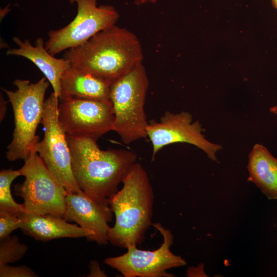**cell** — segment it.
<instances>
[{
	"mask_svg": "<svg viewBox=\"0 0 277 277\" xmlns=\"http://www.w3.org/2000/svg\"><path fill=\"white\" fill-rule=\"evenodd\" d=\"M63 58L79 71L113 82L142 64L144 55L137 37L114 25L66 50Z\"/></svg>",
	"mask_w": 277,
	"mask_h": 277,
	"instance_id": "cell-1",
	"label": "cell"
},
{
	"mask_svg": "<svg viewBox=\"0 0 277 277\" xmlns=\"http://www.w3.org/2000/svg\"><path fill=\"white\" fill-rule=\"evenodd\" d=\"M71 168L82 191L92 199L108 203L129 167L136 161V154L129 150H102L97 141L67 135Z\"/></svg>",
	"mask_w": 277,
	"mask_h": 277,
	"instance_id": "cell-2",
	"label": "cell"
},
{
	"mask_svg": "<svg viewBox=\"0 0 277 277\" xmlns=\"http://www.w3.org/2000/svg\"><path fill=\"white\" fill-rule=\"evenodd\" d=\"M122 183V188L109 199L115 222L109 230L108 242L127 248L143 242L152 224L154 194L148 174L140 163L129 167Z\"/></svg>",
	"mask_w": 277,
	"mask_h": 277,
	"instance_id": "cell-3",
	"label": "cell"
},
{
	"mask_svg": "<svg viewBox=\"0 0 277 277\" xmlns=\"http://www.w3.org/2000/svg\"><path fill=\"white\" fill-rule=\"evenodd\" d=\"M49 83L46 77L35 83L16 79L13 83L15 91L2 88L12 105L14 120L12 140L7 148L8 160H25L39 142L36 132L42 122Z\"/></svg>",
	"mask_w": 277,
	"mask_h": 277,
	"instance_id": "cell-4",
	"label": "cell"
},
{
	"mask_svg": "<svg viewBox=\"0 0 277 277\" xmlns=\"http://www.w3.org/2000/svg\"><path fill=\"white\" fill-rule=\"evenodd\" d=\"M149 86L143 63L113 81L110 100L114 114V131L125 144L147 137L144 105Z\"/></svg>",
	"mask_w": 277,
	"mask_h": 277,
	"instance_id": "cell-5",
	"label": "cell"
},
{
	"mask_svg": "<svg viewBox=\"0 0 277 277\" xmlns=\"http://www.w3.org/2000/svg\"><path fill=\"white\" fill-rule=\"evenodd\" d=\"M24 160L20 169L25 180L15 185L14 192L24 200L26 212L64 218L68 194L65 189L47 168L35 147Z\"/></svg>",
	"mask_w": 277,
	"mask_h": 277,
	"instance_id": "cell-6",
	"label": "cell"
},
{
	"mask_svg": "<svg viewBox=\"0 0 277 277\" xmlns=\"http://www.w3.org/2000/svg\"><path fill=\"white\" fill-rule=\"evenodd\" d=\"M59 99L53 92L45 101L42 124L44 137L35 149L47 168L68 193H77L79 187L72 172L67 135L58 117Z\"/></svg>",
	"mask_w": 277,
	"mask_h": 277,
	"instance_id": "cell-7",
	"label": "cell"
},
{
	"mask_svg": "<svg viewBox=\"0 0 277 277\" xmlns=\"http://www.w3.org/2000/svg\"><path fill=\"white\" fill-rule=\"evenodd\" d=\"M76 4L77 14L67 26L50 30L45 43L47 51L54 56L62 51L80 46L94 35L115 25L120 15L109 5H97V0H68Z\"/></svg>",
	"mask_w": 277,
	"mask_h": 277,
	"instance_id": "cell-8",
	"label": "cell"
},
{
	"mask_svg": "<svg viewBox=\"0 0 277 277\" xmlns=\"http://www.w3.org/2000/svg\"><path fill=\"white\" fill-rule=\"evenodd\" d=\"M59 101L58 120L67 135L97 141L114 131V114L110 100L68 97Z\"/></svg>",
	"mask_w": 277,
	"mask_h": 277,
	"instance_id": "cell-9",
	"label": "cell"
},
{
	"mask_svg": "<svg viewBox=\"0 0 277 277\" xmlns=\"http://www.w3.org/2000/svg\"><path fill=\"white\" fill-rule=\"evenodd\" d=\"M163 237L160 247L155 250L137 249L136 245L128 247L123 255L104 260L106 264L117 270L125 277H173L168 269L186 265L181 256L170 250L173 237L171 232L159 223L152 224Z\"/></svg>",
	"mask_w": 277,
	"mask_h": 277,
	"instance_id": "cell-10",
	"label": "cell"
},
{
	"mask_svg": "<svg viewBox=\"0 0 277 277\" xmlns=\"http://www.w3.org/2000/svg\"><path fill=\"white\" fill-rule=\"evenodd\" d=\"M203 131L200 123L193 121L189 112L166 111L159 121L152 120L147 127V136L152 146V160L166 146L185 143L195 146L210 159L217 161L216 155L222 146L208 141L203 134Z\"/></svg>",
	"mask_w": 277,
	"mask_h": 277,
	"instance_id": "cell-11",
	"label": "cell"
},
{
	"mask_svg": "<svg viewBox=\"0 0 277 277\" xmlns=\"http://www.w3.org/2000/svg\"><path fill=\"white\" fill-rule=\"evenodd\" d=\"M66 211L64 218L75 222L82 228L92 232L91 241L101 245L108 242L112 221V211L108 203L96 201L83 191L77 193H68L66 197Z\"/></svg>",
	"mask_w": 277,
	"mask_h": 277,
	"instance_id": "cell-12",
	"label": "cell"
},
{
	"mask_svg": "<svg viewBox=\"0 0 277 277\" xmlns=\"http://www.w3.org/2000/svg\"><path fill=\"white\" fill-rule=\"evenodd\" d=\"M13 41L17 48L10 49L6 51L7 55L21 56L33 63L44 74L51 85L53 92L59 98L61 93L60 80L64 72L70 67L68 61L57 58L50 54L46 49L44 40L37 38L33 46L26 39L21 40L15 36Z\"/></svg>",
	"mask_w": 277,
	"mask_h": 277,
	"instance_id": "cell-13",
	"label": "cell"
},
{
	"mask_svg": "<svg viewBox=\"0 0 277 277\" xmlns=\"http://www.w3.org/2000/svg\"><path fill=\"white\" fill-rule=\"evenodd\" d=\"M21 217L22 225L20 229L37 240L48 241L64 238L86 237L91 241L94 235L92 232L70 224L63 217L27 212Z\"/></svg>",
	"mask_w": 277,
	"mask_h": 277,
	"instance_id": "cell-14",
	"label": "cell"
},
{
	"mask_svg": "<svg viewBox=\"0 0 277 277\" xmlns=\"http://www.w3.org/2000/svg\"><path fill=\"white\" fill-rule=\"evenodd\" d=\"M112 83L70 66L61 77V93L58 99L76 97L97 100H110Z\"/></svg>",
	"mask_w": 277,
	"mask_h": 277,
	"instance_id": "cell-15",
	"label": "cell"
},
{
	"mask_svg": "<svg viewBox=\"0 0 277 277\" xmlns=\"http://www.w3.org/2000/svg\"><path fill=\"white\" fill-rule=\"evenodd\" d=\"M248 180L270 200H277V159L263 145L256 144L249 155Z\"/></svg>",
	"mask_w": 277,
	"mask_h": 277,
	"instance_id": "cell-16",
	"label": "cell"
},
{
	"mask_svg": "<svg viewBox=\"0 0 277 277\" xmlns=\"http://www.w3.org/2000/svg\"><path fill=\"white\" fill-rule=\"evenodd\" d=\"M22 175L21 169H3L0 172V211H7L18 215L26 212L23 204L15 202L11 192L12 182Z\"/></svg>",
	"mask_w": 277,
	"mask_h": 277,
	"instance_id": "cell-17",
	"label": "cell"
},
{
	"mask_svg": "<svg viewBox=\"0 0 277 277\" xmlns=\"http://www.w3.org/2000/svg\"><path fill=\"white\" fill-rule=\"evenodd\" d=\"M27 250L28 246L21 243L16 235L0 240V266L20 260Z\"/></svg>",
	"mask_w": 277,
	"mask_h": 277,
	"instance_id": "cell-18",
	"label": "cell"
},
{
	"mask_svg": "<svg viewBox=\"0 0 277 277\" xmlns=\"http://www.w3.org/2000/svg\"><path fill=\"white\" fill-rule=\"evenodd\" d=\"M21 216L0 211V240L9 236L13 231L21 228L22 220Z\"/></svg>",
	"mask_w": 277,
	"mask_h": 277,
	"instance_id": "cell-19",
	"label": "cell"
},
{
	"mask_svg": "<svg viewBox=\"0 0 277 277\" xmlns=\"http://www.w3.org/2000/svg\"><path fill=\"white\" fill-rule=\"evenodd\" d=\"M37 274L26 266H12L8 264L0 266V277H36Z\"/></svg>",
	"mask_w": 277,
	"mask_h": 277,
	"instance_id": "cell-20",
	"label": "cell"
},
{
	"mask_svg": "<svg viewBox=\"0 0 277 277\" xmlns=\"http://www.w3.org/2000/svg\"><path fill=\"white\" fill-rule=\"evenodd\" d=\"M90 273L88 276H107L106 274L101 270L97 261L92 260L89 264Z\"/></svg>",
	"mask_w": 277,
	"mask_h": 277,
	"instance_id": "cell-21",
	"label": "cell"
},
{
	"mask_svg": "<svg viewBox=\"0 0 277 277\" xmlns=\"http://www.w3.org/2000/svg\"><path fill=\"white\" fill-rule=\"evenodd\" d=\"M205 275L203 264H199L196 267H189L187 271V275L188 276H204Z\"/></svg>",
	"mask_w": 277,
	"mask_h": 277,
	"instance_id": "cell-22",
	"label": "cell"
},
{
	"mask_svg": "<svg viewBox=\"0 0 277 277\" xmlns=\"http://www.w3.org/2000/svg\"><path fill=\"white\" fill-rule=\"evenodd\" d=\"M0 105H1V112H0V118L1 121L3 120L6 114V112L7 110V101L5 100L4 97L3 96L2 93H1V101H0Z\"/></svg>",
	"mask_w": 277,
	"mask_h": 277,
	"instance_id": "cell-23",
	"label": "cell"
},
{
	"mask_svg": "<svg viewBox=\"0 0 277 277\" xmlns=\"http://www.w3.org/2000/svg\"><path fill=\"white\" fill-rule=\"evenodd\" d=\"M273 7L277 10V0H271Z\"/></svg>",
	"mask_w": 277,
	"mask_h": 277,
	"instance_id": "cell-24",
	"label": "cell"
}]
</instances>
